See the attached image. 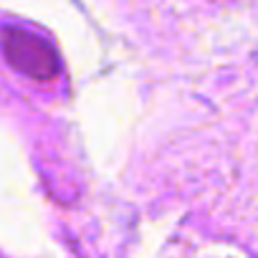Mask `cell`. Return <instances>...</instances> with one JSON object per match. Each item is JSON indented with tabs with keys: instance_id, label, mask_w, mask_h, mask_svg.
<instances>
[{
	"instance_id": "cell-1",
	"label": "cell",
	"mask_w": 258,
	"mask_h": 258,
	"mask_svg": "<svg viewBox=\"0 0 258 258\" xmlns=\"http://www.w3.org/2000/svg\"><path fill=\"white\" fill-rule=\"evenodd\" d=\"M0 46H3L8 63L16 71H21L23 76H31L36 81H51L61 71L56 48L46 38H41L26 28L6 26L0 31Z\"/></svg>"
}]
</instances>
